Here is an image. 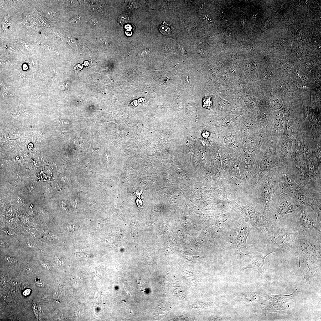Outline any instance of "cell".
Instances as JSON below:
<instances>
[{"mask_svg": "<svg viewBox=\"0 0 321 321\" xmlns=\"http://www.w3.org/2000/svg\"><path fill=\"white\" fill-rule=\"evenodd\" d=\"M281 194L275 168L257 182L251 193V200L255 209L270 219Z\"/></svg>", "mask_w": 321, "mask_h": 321, "instance_id": "1", "label": "cell"}, {"mask_svg": "<svg viewBox=\"0 0 321 321\" xmlns=\"http://www.w3.org/2000/svg\"><path fill=\"white\" fill-rule=\"evenodd\" d=\"M227 203L240 220L254 227L265 239L270 237L276 231L277 223L261 214L249 202L236 201Z\"/></svg>", "mask_w": 321, "mask_h": 321, "instance_id": "2", "label": "cell"}, {"mask_svg": "<svg viewBox=\"0 0 321 321\" xmlns=\"http://www.w3.org/2000/svg\"><path fill=\"white\" fill-rule=\"evenodd\" d=\"M297 256L304 274H313L320 268L321 239L298 234L297 240Z\"/></svg>", "mask_w": 321, "mask_h": 321, "instance_id": "3", "label": "cell"}, {"mask_svg": "<svg viewBox=\"0 0 321 321\" xmlns=\"http://www.w3.org/2000/svg\"><path fill=\"white\" fill-rule=\"evenodd\" d=\"M279 138L271 136L260 146L254 166L252 180L256 185L266 174L276 167L284 166L278 156L276 144Z\"/></svg>", "mask_w": 321, "mask_h": 321, "instance_id": "4", "label": "cell"}, {"mask_svg": "<svg viewBox=\"0 0 321 321\" xmlns=\"http://www.w3.org/2000/svg\"><path fill=\"white\" fill-rule=\"evenodd\" d=\"M304 160L302 170L301 187L313 189L321 193V159L313 151H304Z\"/></svg>", "mask_w": 321, "mask_h": 321, "instance_id": "5", "label": "cell"}, {"mask_svg": "<svg viewBox=\"0 0 321 321\" xmlns=\"http://www.w3.org/2000/svg\"><path fill=\"white\" fill-rule=\"evenodd\" d=\"M297 228L278 227L272 236L258 243L270 248H283L297 256Z\"/></svg>", "mask_w": 321, "mask_h": 321, "instance_id": "6", "label": "cell"}, {"mask_svg": "<svg viewBox=\"0 0 321 321\" xmlns=\"http://www.w3.org/2000/svg\"><path fill=\"white\" fill-rule=\"evenodd\" d=\"M226 230L229 240L236 252L241 257L248 254L246 247L248 237L251 230L250 225L239 219Z\"/></svg>", "mask_w": 321, "mask_h": 321, "instance_id": "7", "label": "cell"}, {"mask_svg": "<svg viewBox=\"0 0 321 321\" xmlns=\"http://www.w3.org/2000/svg\"><path fill=\"white\" fill-rule=\"evenodd\" d=\"M298 203L301 215L297 227L298 234L305 236L321 239V215L314 219L307 213L304 206Z\"/></svg>", "mask_w": 321, "mask_h": 321, "instance_id": "8", "label": "cell"}, {"mask_svg": "<svg viewBox=\"0 0 321 321\" xmlns=\"http://www.w3.org/2000/svg\"><path fill=\"white\" fill-rule=\"evenodd\" d=\"M245 257L242 269L245 270L252 268L261 273L263 272L266 257L272 253L279 251L278 248H270L261 246L258 244Z\"/></svg>", "mask_w": 321, "mask_h": 321, "instance_id": "9", "label": "cell"}, {"mask_svg": "<svg viewBox=\"0 0 321 321\" xmlns=\"http://www.w3.org/2000/svg\"><path fill=\"white\" fill-rule=\"evenodd\" d=\"M292 194H281L280 195L270 218L273 222L277 223L284 216L288 214L293 215L298 219V214L300 210L297 203L293 197Z\"/></svg>", "mask_w": 321, "mask_h": 321, "instance_id": "10", "label": "cell"}, {"mask_svg": "<svg viewBox=\"0 0 321 321\" xmlns=\"http://www.w3.org/2000/svg\"><path fill=\"white\" fill-rule=\"evenodd\" d=\"M321 193H313L310 189L302 187L294 192L292 196L297 203L310 207L318 215H321Z\"/></svg>", "mask_w": 321, "mask_h": 321, "instance_id": "11", "label": "cell"}, {"mask_svg": "<svg viewBox=\"0 0 321 321\" xmlns=\"http://www.w3.org/2000/svg\"><path fill=\"white\" fill-rule=\"evenodd\" d=\"M280 192L282 194H292L300 188L297 182L295 174L286 166L275 168Z\"/></svg>", "mask_w": 321, "mask_h": 321, "instance_id": "12", "label": "cell"}, {"mask_svg": "<svg viewBox=\"0 0 321 321\" xmlns=\"http://www.w3.org/2000/svg\"><path fill=\"white\" fill-rule=\"evenodd\" d=\"M221 144L241 155L244 143L236 122L221 133Z\"/></svg>", "mask_w": 321, "mask_h": 321, "instance_id": "13", "label": "cell"}, {"mask_svg": "<svg viewBox=\"0 0 321 321\" xmlns=\"http://www.w3.org/2000/svg\"><path fill=\"white\" fill-rule=\"evenodd\" d=\"M242 137L244 144L250 142H260L258 128L256 121L252 120H240L236 121Z\"/></svg>", "mask_w": 321, "mask_h": 321, "instance_id": "14", "label": "cell"}, {"mask_svg": "<svg viewBox=\"0 0 321 321\" xmlns=\"http://www.w3.org/2000/svg\"><path fill=\"white\" fill-rule=\"evenodd\" d=\"M236 296L239 299L247 302H252L256 297L255 293L248 291L238 293Z\"/></svg>", "mask_w": 321, "mask_h": 321, "instance_id": "15", "label": "cell"}, {"mask_svg": "<svg viewBox=\"0 0 321 321\" xmlns=\"http://www.w3.org/2000/svg\"><path fill=\"white\" fill-rule=\"evenodd\" d=\"M203 107L208 110H210L212 108V103L211 97L207 96L205 97L203 100Z\"/></svg>", "mask_w": 321, "mask_h": 321, "instance_id": "16", "label": "cell"}, {"mask_svg": "<svg viewBox=\"0 0 321 321\" xmlns=\"http://www.w3.org/2000/svg\"><path fill=\"white\" fill-rule=\"evenodd\" d=\"M11 22L10 18L8 16H6L4 18L2 24V28L3 30H7L10 25Z\"/></svg>", "mask_w": 321, "mask_h": 321, "instance_id": "17", "label": "cell"}, {"mask_svg": "<svg viewBox=\"0 0 321 321\" xmlns=\"http://www.w3.org/2000/svg\"><path fill=\"white\" fill-rule=\"evenodd\" d=\"M4 260L6 263L9 265H14L17 262V260L16 258L9 256H6L4 258Z\"/></svg>", "mask_w": 321, "mask_h": 321, "instance_id": "18", "label": "cell"}, {"mask_svg": "<svg viewBox=\"0 0 321 321\" xmlns=\"http://www.w3.org/2000/svg\"><path fill=\"white\" fill-rule=\"evenodd\" d=\"M160 31L163 34L165 35H168L170 34L171 30L168 27L165 25H163L160 26L159 28Z\"/></svg>", "mask_w": 321, "mask_h": 321, "instance_id": "19", "label": "cell"}, {"mask_svg": "<svg viewBox=\"0 0 321 321\" xmlns=\"http://www.w3.org/2000/svg\"><path fill=\"white\" fill-rule=\"evenodd\" d=\"M128 17L127 15L122 14L119 17L118 19V23L121 25L125 24L128 22Z\"/></svg>", "mask_w": 321, "mask_h": 321, "instance_id": "20", "label": "cell"}, {"mask_svg": "<svg viewBox=\"0 0 321 321\" xmlns=\"http://www.w3.org/2000/svg\"><path fill=\"white\" fill-rule=\"evenodd\" d=\"M13 118L16 120H19L21 118V115L19 112L17 111L13 112L11 114Z\"/></svg>", "mask_w": 321, "mask_h": 321, "instance_id": "21", "label": "cell"}, {"mask_svg": "<svg viewBox=\"0 0 321 321\" xmlns=\"http://www.w3.org/2000/svg\"><path fill=\"white\" fill-rule=\"evenodd\" d=\"M135 193L136 194V195L138 197V199L137 200V204L138 207H141L142 205V200L140 198V196H141V195L142 193V192L141 191V192H140L139 193L136 192H135Z\"/></svg>", "mask_w": 321, "mask_h": 321, "instance_id": "22", "label": "cell"}, {"mask_svg": "<svg viewBox=\"0 0 321 321\" xmlns=\"http://www.w3.org/2000/svg\"><path fill=\"white\" fill-rule=\"evenodd\" d=\"M35 283L37 286L40 288H43L45 286L44 282L38 279H36Z\"/></svg>", "mask_w": 321, "mask_h": 321, "instance_id": "23", "label": "cell"}, {"mask_svg": "<svg viewBox=\"0 0 321 321\" xmlns=\"http://www.w3.org/2000/svg\"><path fill=\"white\" fill-rule=\"evenodd\" d=\"M55 261L56 263L58 264V265L61 266L62 264H63V260L60 257L57 255H56L55 257Z\"/></svg>", "mask_w": 321, "mask_h": 321, "instance_id": "24", "label": "cell"}, {"mask_svg": "<svg viewBox=\"0 0 321 321\" xmlns=\"http://www.w3.org/2000/svg\"><path fill=\"white\" fill-rule=\"evenodd\" d=\"M28 142L26 140L23 139L22 140V141L20 142V147L22 149H24V148L28 147Z\"/></svg>", "mask_w": 321, "mask_h": 321, "instance_id": "25", "label": "cell"}, {"mask_svg": "<svg viewBox=\"0 0 321 321\" xmlns=\"http://www.w3.org/2000/svg\"><path fill=\"white\" fill-rule=\"evenodd\" d=\"M54 122L56 123L64 124V125H67L69 123L68 121H65L62 119H56L54 121Z\"/></svg>", "mask_w": 321, "mask_h": 321, "instance_id": "26", "label": "cell"}, {"mask_svg": "<svg viewBox=\"0 0 321 321\" xmlns=\"http://www.w3.org/2000/svg\"><path fill=\"white\" fill-rule=\"evenodd\" d=\"M33 309L34 314L37 319H38V312L37 304L34 303L33 306Z\"/></svg>", "mask_w": 321, "mask_h": 321, "instance_id": "27", "label": "cell"}, {"mask_svg": "<svg viewBox=\"0 0 321 321\" xmlns=\"http://www.w3.org/2000/svg\"><path fill=\"white\" fill-rule=\"evenodd\" d=\"M78 226L75 225H69L68 226L67 228L68 230L70 231H74L76 229L78 228Z\"/></svg>", "mask_w": 321, "mask_h": 321, "instance_id": "28", "label": "cell"}, {"mask_svg": "<svg viewBox=\"0 0 321 321\" xmlns=\"http://www.w3.org/2000/svg\"><path fill=\"white\" fill-rule=\"evenodd\" d=\"M40 263L44 269L47 270H50V267L48 264H47L46 262L42 261Z\"/></svg>", "mask_w": 321, "mask_h": 321, "instance_id": "29", "label": "cell"}, {"mask_svg": "<svg viewBox=\"0 0 321 321\" xmlns=\"http://www.w3.org/2000/svg\"><path fill=\"white\" fill-rule=\"evenodd\" d=\"M19 155L21 158H24L28 156V154L26 151L21 150L19 151Z\"/></svg>", "mask_w": 321, "mask_h": 321, "instance_id": "30", "label": "cell"}, {"mask_svg": "<svg viewBox=\"0 0 321 321\" xmlns=\"http://www.w3.org/2000/svg\"><path fill=\"white\" fill-rule=\"evenodd\" d=\"M17 202L18 204L22 205L24 204V201L21 198L18 197L17 199Z\"/></svg>", "mask_w": 321, "mask_h": 321, "instance_id": "31", "label": "cell"}, {"mask_svg": "<svg viewBox=\"0 0 321 321\" xmlns=\"http://www.w3.org/2000/svg\"><path fill=\"white\" fill-rule=\"evenodd\" d=\"M67 83H64L62 85H60L59 87V89L61 90H64L65 89H66L67 87Z\"/></svg>", "mask_w": 321, "mask_h": 321, "instance_id": "32", "label": "cell"}, {"mask_svg": "<svg viewBox=\"0 0 321 321\" xmlns=\"http://www.w3.org/2000/svg\"><path fill=\"white\" fill-rule=\"evenodd\" d=\"M62 207V208L65 210L67 209V206L66 203L64 202H62L61 203Z\"/></svg>", "mask_w": 321, "mask_h": 321, "instance_id": "33", "label": "cell"}, {"mask_svg": "<svg viewBox=\"0 0 321 321\" xmlns=\"http://www.w3.org/2000/svg\"><path fill=\"white\" fill-rule=\"evenodd\" d=\"M31 25H32L31 26H32V28H37V23L35 21L31 22Z\"/></svg>", "mask_w": 321, "mask_h": 321, "instance_id": "34", "label": "cell"}, {"mask_svg": "<svg viewBox=\"0 0 321 321\" xmlns=\"http://www.w3.org/2000/svg\"><path fill=\"white\" fill-rule=\"evenodd\" d=\"M12 164L11 160L9 159L6 160L5 162V164L7 166H10Z\"/></svg>", "mask_w": 321, "mask_h": 321, "instance_id": "35", "label": "cell"}, {"mask_svg": "<svg viewBox=\"0 0 321 321\" xmlns=\"http://www.w3.org/2000/svg\"><path fill=\"white\" fill-rule=\"evenodd\" d=\"M24 271L27 272H30L31 270V268L30 267L28 266H27L25 267Z\"/></svg>", "mask_w": 321, "mask_h": 321, "instance_id": "36", "label": "cell"}, {"mask_svg": "<svg viewBox=\"0 0 321 321\" xmlns=\"http://www.w3.org/2000/svg\"><path fill=\"white\" fill-rule=\"evenodd\" d=\"M28 148L29 149H30V150H31L33 148V144L31 143H30L28 144Z\"/></svg>", "mask_w": 321, "mask_h": 321, "instance_id": "37", "label": "cell"}, {"mask_svg": "<svg viewBox=\"0 0 321 321\" xmlns=\"http://www.w3.org/2000/svg\"><path fill=\"white\" fill-rule=\"evenodd\" d=\"M45 171L46 173H48L49 172L50 173L51 172V170L50 168H48V167H46V168H45Z\"/></svg>", "mask_w": 321, "mask_h": 321, "instance_id": "38", "label": "cell"}, {"mask_svg": "<svg viewBox=\"0 0 321 321\" xmlns=\"http://www.w3.org/2000/svg\"><path fill=\"white\" fill-rule=\"evenodd\" d=\"M34 188V187L33 185H30V187H29V189H30V190H33Z\"/></svg>", "mask_w": 321, "mask_h": 321, "instance_id": "39", "label": "cell"}]
</instances>
